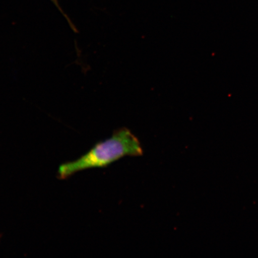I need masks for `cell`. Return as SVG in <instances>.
I'll list each match as a JSON object with an SVG mask.
<instances>
[{"label":"cell","mask_w":258,"mask_h":258,"mask_svg":"<svg viewBox=\"0 0 258 258\" xmlns=\"http://www.w3.org/2000/svg\"><path fill=\"white\" fill-rule=\"evenodd\" d=\"M138 138L126 128L115 131L112 137L95 145L88 153L75 161L61 164L58 178L66 179L81 170L103 168L125 157L143 156Z\"/></svg>","instance_id":"6da1fadb"},{"label":"cell","mask_w":258,"mask_h":258,"mask_svg":"<svg viewBox=\"0 0 258 258\" xmlns=\"http://www.w3.org/2000/svg\"><path fill=\"white\" fill-rule=\"evenodd\" d=\"M50 1L53 3L54 5H55L56 7L57 8L58 10H59L61 14H62L64 17L66 18L68 22H69V24L71 28H72V30L74 32H77V30L75 26H74V25L73 24V22L71 21L70 18H69V16H68L66 14H64V13L62 11V8H60V6L59 4V2H58V0H50Z\"/></svg>","instance_id":"7a4b0ae2"},{"label":"cell","mask_w":258,"mask_h":258,"mask_svg":"<svg viewBox=\"0 0 258 258\" xmlns=\"http://www.w3.org/2000/svg\"><path fill=\"white\" fill-rule=\"evenodd\" d=\"M2 237V234L1 233H0V238H1Z\"/></svg>","instance_id":"3957f363"}]
</instances>
